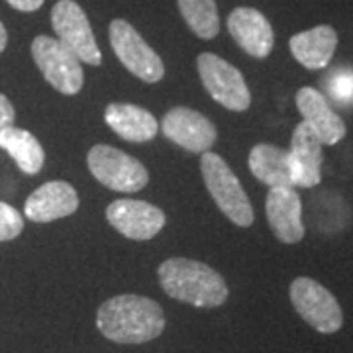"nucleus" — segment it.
<instances>
[{
  "label": "nucleus",
  "instance_id": "f257e3e1",
  "mask_svg": "<svg viewBox=\"0 0 353 353\" xmlns=\"http://www.w3.org/2000/svg\"><path fill=\"white\" fill-rule=\"evenodd\" d=\"M97 328L114 343H145L163 334V308L148 296L118 294L99 306Z\"/></svg>",
  "mask_w": 353,
  "mask_h": 353
},
{
  "label": "nucleus",
  "instance_id": "f03ea898",
  "mask_svg": "<svg viewBox=\"0 0 353 353\" xmlns=\"http://www.w3.org/2000/svg\"><path fill=\"white\" fill-rule=\"evenodd\" d=\"M157 277L167 296L194 308H218L230 294L226 281L216 269L189 257L163 261L157 269Z\"/></svg>",
  "mask_w": 353,
  "mask_h": 353
},
{
  "label": "nucleus",
  "instance_id": "7ed1b4c3",
  "mask_svg": "<svg viewBox=\"0 0 353 353\" xmlns=\"http://www.w3.org/2000/svg\"><path fill=\"white\" fill-rule=\"evenodd\" d=\"M201 173L204 185L214 199L220 212H224L236 226L250 228L253 224V206L240 179L230 165L214 152H204L201 157Z\"/></svg>",
  "mask_w": 353,
  "mask_h": 353
},
{
  "label": "nucleus",
  "instance_id": "20e7f679",
  "mask_svg": "<svg viewBox=\"0 0 353 353\" xmlns=\"http://www.w3.org/2000/svg\"><path fill=\"white\" fill-rule=\"evenodd\" d=\"M87 165L90 175L106 189L116 192H139L150 183L145 165L118 148L99 143L88 150Z\"/></svg>",
  "mask_w": 353,
  "mask_h": 353
},
{
  "label": "nucleus",
  "instance_id": "39448f33",
  "mask_svg": "<svg viewBox=\"0 0 353 353\" xmlns=\"http://www.w3.org/2000/svg\"><path fill=\"white\" fill-rule=\"evenodd\" d=\"M289 294L294 310L316 332L336 334L343 326V312L338 299L314 279L296 277L290 283Z\"/></svg>",
  "mask_w": 353,
  "mask_h": 353
},
{
  "label": "nucleus",
  "instance_id": "423d86ee",
  "mask_svg": "<svg viewBox=\"0 0 353 353\" xmlns=\"http://www.w3.org/2000/svg\"><path fill=\"white\" fill-rule=\"evenodd\" d=\"M110 46L120 63L126 67L134 77L141 79L143 83H159L165 77V65L161 57L150 48V43L141 38L134 26L116 18L108 28Z\"/></svg>",
  "mask_w": 353,
  "mask_h": 353
},
{
  "label": "nucleus",
  "instance_id": "0eeeda50",
  "mask_svg": "<svg viewBox=\"0 0 353 353\" xmlns=\"http://www.w3.org/2000/svg\"><path fill=\"white\" fill-rule=\"evenodd\" d=\"M199 75L206 92L232 112H245L252 106V92L245 79L232 63L216 53H201L196 59Z\"/></svg>",
  "mask_w": 353,
  "mask_h": 353
},
{
  "label": "nucleus",
  "instance_id": "6e6552de",
  "mask_svg": "<svg viewBox=\"0 0 353 353\" xmlns=\"http://www.w3.org/2000/svg\"><path fill=\"white\" fill-rule=\"evenodd\" d=\"M32 57L43 79L57 92L73 97L85 85V73L81 61L65 48L59 39L38 36L32 41Z\"/></svg>",
  "mask_w": 353,
  "mask_h": 353
},
{
  "label": "nucleus",
  "instance_id": "1a4fd4ad",
  "mask_svg": "<svg viewBox=\"0 0 353 353\" xmlns=\"http://www.w3.org/2000/svg\"><path fill=\"white\" fill-rule=\"evenodd\" d=\"M51 26L57 39L83 63L99 67L102 63V53L94 39L83 6L75 0H59L51 10Z\"/></svg>",
  "mask_w": 353,
  "mask_h": 353
},
{
  "label": "nucleus",
  "instance_id": "9d476101",
  "mask_svg": "<svg viewBox=\"0 0 353 353\" xmlns=\"http://www.w3.org/2000/svg\"><path fill=\"white\" fill-rule=\"evenodd\" d=\"M108 224L128 240L148 241L165 228V212L155 204L136 199H118L106 208Z\"/></svg>",
  "mask_w": 353,
  "mask_h": 353
},
{
  "label": "nucleus",
  "instance_id": "9b49d317",
  "mask_svg": "<svg viewBox=\"0 0 353 353\" xmlns=\"http://www.w3.org/2000/svg\"><path fill=\"white\" fill-rule=\"evenodd\" d=\"M161 132L169 141L189 153L210 152L218 138L214 124L204 114L187 106H175L165 114Z\"/></svg>",
  "mask_w": 353,
  "mask_h": 353
},
{
  "label": "nucleus",
  "instance_id": "f8f14e48",
  "mask_svg": "<svg viewBox=\"0 0 353 353\" xmlns=\"http://www.w3.org/2000/svg\"><path fill=\"white\" fill-rule=\"evenodd\" d=\"M265 214L271 232L283 243H299L306 234L303 201L294 187H273L265 201Z\"/></svg>",
  "mask_w": 353,
  "mask_h": 353
},
{
  "label": "nucleus",
  "instance_id": "ddd939ff",
  "mask_svg": "<svg viewBox=\"0 0 353 353\" xmlns=\"http://www.w3.org/2000/svg\"><path fill=\"white\" fill-rule=\"evenodd\" d=\"M228 32L241 50L255 59H265L275 46L271 22L255 8H236L228 16Z\"/></svg>",
  "mask_w": 353,
  "mask_h": 353
},
{
  "label": "nucleus",
  "instance_id": "4468645a",
  "mask_svg": "<svg viewBox=\"0 0 353 353\" xmlns=\"http://www.w3.org/2000/svg\"><path fill=\"white\" fill-rule=\"evenodd\" d=\"M322 141L306 122L294 128L290 138V165H292V181L294 187L312 189L322 181V163L324 152Z\"/></svg>",
  "mask_w": 353,
  "mask_h": 353
},
{
  "label": "nucleus",
  "instance_id": "2eb2a0df",
  "mask_svg": "<svg viewBox=\"0 0 353 353\" xmlns=\"http://www.w3.org/2000/svg\"><path fill=\"white\" fill-rule=\"evenodd\" d=\"M79 204L81 201L73 185H69L67 181H50L28 196L24 214L32 222L46 224L75 214Z\"/></svg>",
  "mask_w": 353,
  "mask_h": 353
},
{
  "label": "nucleus",
  "instance_id": "dca6fc26",
  "mask_svg": "<svg viewBox=\"0 0 353 353\" xmlns=\"http://www.w3.org/2000/svg\"><path fill=\"white\" fill-rule=\"evenodd\" d=\"M296 108L314 132L322 145H336L345 138V124L338 112L330 106L326 97L312 87H303L296 92Z\"/></svg>",
  "mask_w": 353,
  "mask_h": 353
},
{
  "label": "nucleus",
  "instance_id": "f3484780",
  "mask_svg": "<svg viewBox=\"0 0 353 353\" xmlns=\"http://www.w3.org/2000/svg\"><path fill=\"white\" fill-rule=\"evenodd\" d=\"M104 120L116 136L132 143H145L159 134L157 118L130 102H110L104 110Z\"/></svg>",
  "mask_w": 353,
  "mask_h": 353
},
{
  "label": "nucleus",
  "instance_id": "a211bd4d",
  "mask_svg": "<svg viewBox=\"0 0 353 353\" xmlns=\"http://www.w3.org/2000/svg\"><path fill=\"white\" fill-rule=\"evenodd\" d=\"M290 53L299 63L310 69L320 71L326 69L338 48V34L332 26H316L301 34H294L289 41Z\"/></svg>",
  "mask_w": 353,
  "mask_h": 353
},
{
  "label": "nucleus",
  "instance_id": "6ab92c4d",
  "mask_svg": "<svg viewBox=\"0 0 353 353\" xmlns=\"http://www.w3.org/2000/svg\"><path fill=\"white\" fill-rule=\"evenodd\" d=\"M250 171L269 189L294 187L289 150H281L271 143H257L250 152Z\"/></svg>",
  "mask_w": 353,
  "mask_h": 353
},
{
  "label": "nucleus",
  "instance_id": "aec40b11",
  "mask_svg": "<svg viewBox=\"0 0 353 353\" xmlns=\"http://www.w3.org/2000/svg\"><path fill=\"white\" fill-rule=\"evenodd\" d=\"M0 148L12 157L26 175H38L46 163V152L38 138L14 124L0 132Z\"/></svg>",
  "mask_w": 353,
  "mask_h": 353
},
{
  "label": "nucleus",
  "instance_id": "412c9836",
  "mask_svg": "<svg viewBox=\"0 0 353 353\" xmlns=\"http://www.w3.org/2000/svg\"><path fill=\"white\" fill-rule=\"evenodd\" d=\"M183 20L201 39H214L220 32L216 0H176Z\"/></svg>",
  "mask_w": 353,
  "mask_h": 353
},
{
  "label": "nucleus",
  "instance_id": "4be33fe9",
  "mask_svg": "<svg viewBox=\"0 0 353 353\" xmlns=\"http://www.w3.org/2000/svg\"><path fill=\"white\" fill-rule=\"evenodd\" d=\"M326 88L336 104H340V106L353 104V69L350 67L334 69L332 75L326 79Z\"/></svg>",
  "mask_w": 353,
  "mask_h": 353
},
{
  "label": "nucleus",
  "instance_id": "5701e85b",
  "mask_svg": "<svg viewBox=\"0 0 353 353\" xmlns=\"http://www.w3.org/2000/svg\"><path fill=\"white\" fill-rule=\"evenodd\" d=\"M24 230V216L14 206L0 202V241L16 240Z\"/></svg>",
  "mask_w": 353,
  "mask_h": 353
},
{
  "label": "nucleus",
  "instance_id": "b1692460",
  "mask_svg": "<svg viewBox=\"0 0 353 353\" xmlns=\"http://www.w3.org/2000/svg\"><path fill=\"white\" fill-rule=\"evenodd\" d=\"M16 120V110H14L12 102L8 101L2 92H0V132L4 128L12 126Z\"/></svg>",
  "mask_w": 353,
  "mask_h": 353
},
{
  "label": "nucleus",
  "instance_id": "393cba45",
  "mask_svg": "<svg viewBox=\"0 0 353 353\" xmlns=\"http://www.w3.org/2000/svg\"><path fill=\"white\" fill-rule=\"evenodd\" d=\"M6 2L20 12H36L43 6L46 0H6Z\"/></svg>",
  "mask_w": 353,
  "mask_h": 353
},
{
  "label": "nucleus",
  "instance_id": "a878e982",
  "mask_svg": "<svg viewBox=\"0 0 353 353\" xmlns=\"http://www.w3.org/2000/svg\"><path fill=\"white\" fill-rule=\"evenodd\" d=\"M6 43H8V34H6V28L0 22V53L6 50Z\"/></svg>",
  "mask_w": 353,
  "mask_h": 353
}]
</instances>
